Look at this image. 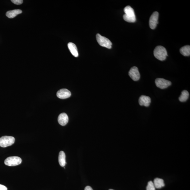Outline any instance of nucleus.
<instances>
[{
	"label": "nucleus",
	"mask_w": 190,
	"mask_h": 190,
	"mask_svg": "<svg viewBox=\"0 0 190 190\" xmlns=\"http://www.w3.org/2000/svg\"><path fill=\"white\" fill-rule=\"evenodd\" d=\"M125 14L123 16L124 20L128 22L134 23L136 21V16L133 9L130 6H127L124 9Z\"/></svg>",
	"instance_id": "1"
},
{
	"label": "nucleus",
	"mask_w": 190,
	"mask_h": 190,
	"mask_svg": "<svg viewBox=\"0 0 190 190\" xmlns=\"http://www.w3.org/2000/svg\"><path fill=\"white\" fill-rule=\"evenodd\" d=\"M153 54L156 58L160 61L165 60L168 56L166 49L162 46H157L153 51Z\"/></svg>",
	"instance_id": "2"
},
{
	"label": "nucleus",
	"mask_w": 190,
	"mask_h": 190,
	"mask_svg": "<svg viewBox=\"0 0 190 190\" xmlns=\"http://www.w3.org/2000/svg\"><path fill=\"white\" fill-rule=\"evenodd\" d=\"M96 37L97 42L100 45L107 48H111L112 43L108 38L102 36L99 34H97Z\"/></svg>",
	"instance_id": "3"
},
{
	"label": "nucleus",
	"mask_w": 190,
	"mask_h": 190,
	"mask_svg": "<svg viewBox=\"0 0 190 190\" xmlns=\"http://www.w3.org/2000/svg\"><path fill=\"white\" fill-rule=\"evenodd\" d=\"M15 138L12 136H4L0 138V147L6 148L13 144Z\"/></svg>",
	"instance_id": "4"
},
{
	"label": "nucleus",
	"mask_w": 190,
	"mask_h": 190,
	"mask_svg": "<svg viewBox=\"0 0 190 190\" xmlns=\"http://www.w3.org/2000/svg\"><path fill=\"white\" fill-rule=\"evenodd\" d=\"M22 160L18 156L9 157L5 160L4 164L7 166H15L21 164Z\"/></svg>",
	"instance_id": "5"
},
{
	"label": "nucleus",
	"mask_w": 190,
	"mask_h": 190,
	"mask_svg": "<svg viewBox=\"0 0 190 190\" xmlns=\"http://www.w3.org/2000/svg\"><path fill=\"white\" fill-rule=\"evenodd\" d=\"M156 86L159 88L164 89L167 88L172 84L171 82L163 78H157L155 81Z\"/></svg>",
	"instance_id": "6"
},
{
	"label": "nucleus",
	"mask_w": 190,
	"mask_h": 190,
	"mask_svg": "<svg viewBox=\"0 0 190 190\" xmlns=\"http://www.w3.org/2000/svg\"><path fill=\"white\" fill-rule=\"evenodd\" d=\"M159 13L157 11L154 12L150 17L149 25L151 29H154L158 23V18Z\"/></svg>",
	"instance_id": "7"
},
{
	"label": "nucleus",
	"mask_w": 190,
	"mask_h": 190,
	"mask_svg": "<svg viewBox=\"0 0 190 190\" xmlns=\"http://www.w3.org/2000/svg\"><path fill=\"white\" fill-rule=\"evenodd\" d=\"M129 76L133 81H137L140 79V74L137 67L134 66L131 68L129 72Z\"/></svg>",
	"instance_id": "8"
},
{
	"label": "nucleus",
	"mask_w": 190,
	"mask_h": 190,
	"mask_svg": "<svg viewBox=\"0 0 190 190\" xmlns=\"http://www.w3.org/2000/svg\"><path fill=\"white\" fill-rule=\"evenodd\" d=\"M71 92L66 89H62L57 93L58 98L61 99H65L69 98L71 96Z\"/></svg>",
	"instance_id": "9"
},
{
	"label": "nucleus",
	"mask_w": 190,
	"mask_h": 190,
	"mask_svg": "<svg viewBox=\"0 0 190 190\" xmlns=\"http://www.w3.org/2000/svg\"><path fill=\"white\" fill-rule=\"evenodd\" d=\"M138 102L140 105L148 107L150 105L151 100L150 97L142 95L140 97Z\"/></svg>",
	"instance_id": "10"
},
{
	"label": "nucleus",
	"mask_w": 190,
	"mask_h": 190,
	"mask_svg": "<svg viewBox=\"0 0 190 190\" xmlns=\"http://www.w3.org/2000/svg\"><path fill=\"white\" fill-rule=\"evenodd\" d=\"M69 117L67 114L65 113L60 114L58 117V122L62 126L66 125L69 121Z\"/></svg>",
	"instance_id": "11"
},
{
	"label": "nucleus",
	"mask_w": 190,
	"mask_h": 190,
	"mask_svg": "<svg viewBox=\"0 0 190 190\" xmlns=\"http://www.w3.org/2000/svg\"><path fill=\"white\" fill-rule=\"evenodd\" d=\"M68 47L73 55L75 57H78V52L76 45L73 43L70 42L68 43Z\"/></svg>",
	"instance_id": "12"
},
{
	"label": "nucleus",
	"mask_w": 190,
	"mask_h": 190,
	"mask_svg": "<svg viewBox=\"0 0 190 190\" xmlns=\"http://www.w3.org/2000/svg\"><path fill=\"white\" fill-rule=\"evenodd\" d=\"M22 13V11L21 10L15 9L14 10L9 11L7 12L6 16L10 18H13L16 16Z\"/></svg>",
	"instance_id": "13"
},
{
	"label": "nucleus",
	"mask_w": 190,
	"mask_h": 190,
	"mask_svg": "<svg viewBox=\"0 0 190 190\" xmlns=\"http://www.w3.org/2000/svg\"><path fill=\"white\" fill-rule=\"evenodd\" d=\"M58 162L61 166L64 167L66 164L65 161V155L63 151H61L58 156Z\"/></svg>",
	"instance_id": "14"
},
{
	"label": "nucleus",
	"mask_w": 190,
	"mask_h": 190,
	"mask_svg": "<svg viewBox=\"0 0 190 190\" xmlns=\"http://www.w3.org/2000/svg\"><path fill=\"white\" fill-rule=\"evenodd\" d=\"M155 188L160 189L165 186L164 180L161 179L156 178L155 179L153 182Z\"/></svg>",
	"instance_id": "15"
},
{
	"label": "nucleus",
	"mask_w": 190,
	"mask_h": 190,
	"mask_svg": "<svg viewBox=\"0 0 190 190\" xmlns=\"http://www.w3.org/2000/svg\"><path fill=\"white\" fill-rule=\"evenodd\" d=\"M180 52L184 56H189L190 55V46H185L180 49Z\"/></svg>",
	"instance_id": "16"
},
{
	"label": "nucleus",
	"mask_w": 190,
	"mask_h": 190,
	"mask_svg": "<svg viewBox=\"0 0 190 190\" xmlns=\"http://www.w3.org/2000/svg\"><path fill=\"white\" fill-rule=\"evenodd\" d=\"M189 93L186 90L182 91L181 96L179 97V100L181 102L186 101L188 99Z\"/></svg>",
	"instance_id": "17"
},
{
	"label": "nucleus",
	"mask_w": 190,
	"mask_h": 190,
	"mask_svg": "<svg viewBox=\"0 0 190 190\" xmlns=\"http://www.w3.org/2000/svg\"><path fill=\"white\" fill-rule=\"evenodd\" d=\"M155 189L153 183L152 181L148 182L147 187V190H156Z\"/></svg>",
	"instance_id": "18"
},
{
	"label": "nucleus",
	"mask_w": 190,
	"mask_h": 190,
	"mask_svg": "<svg viewBox=\"0 0 190 190\" xmlns=\"http://www.w3.org/2000/svg\"><path fill=\"white\" fill-rule=\"evenodd\" d=\"M11 1L16 5H21L23 3V0H11Z\"/></svg>",
	"instance_id": "19"
},
{
	"label": "nucleus",
	"mask_w": 190,
	"mask_h": 190,
	"mask_svg": "<svg viewBox=\"0 0 190 190\" xmlns=\"http://www.w3.org/2000/svg\"><path fill=\"white\" fill-rule=\"evenodd\" d=\"M0 190H8V188L4 185L0 184Z\"/></svg>",
	"instance_id": "20"
},
{
	"label": "nucleus",
	"mask_w": 190,
	"mask_h": 190,
	"mask_svg": "<svg viewBox=\"0 0 190 190\" xmlns=\"http://www.w3.org/2000/svg\"><path fill=\"white\" fill-rule=\"evenodd\" d=\"M85 190H93L91 187L89 186H87L85 188Z\"/></svg>",
	"instance_id": "21"
},
{
	"label": "nucleus",
	"mask_w": 190,
	"mask_h": 190,
	"mask_svg": "<svg viewBox=\"0 0 190 190\" xmlns=\"http://www.w3.org/2000/svg\"><path fill=\"white\" fill-rule=\"evenodd\" d=\"M109 190H114L112 189H109Z\"/></svg>",
	"instance_id": "22"
}]
</instances>
